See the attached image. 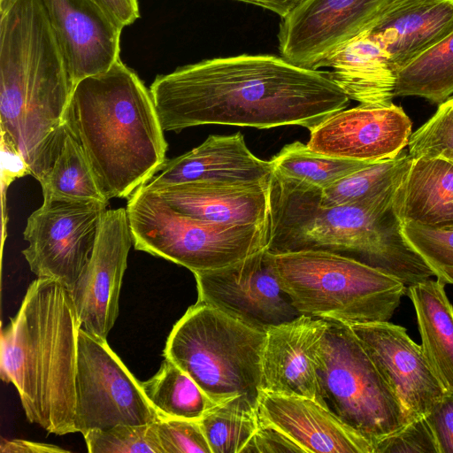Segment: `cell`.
Wrapping results in <instances>:
<instances>
[{
  "label": "cell",
  "mask_w": 453,
  "mask_h": 453,
  "mask_svg": "<svg viewBox=\"0 0 453 453\" xmlns=\"http://www.w3.org/2000/svg\"><path fill=\"white\" fill-rule=\"evenodd\" d=\"M150 91L164 131L202 125L310 131L349 98L326 72L271 54L205 59L157 75Z\"/></svg>",
  "instance_id": "cell-1"
},
{
  "label": "cell",
  "mask_w": 453,
  "mask_h": 453,
  "mask_svg": "<svg viewBox=\"0 0 453 453\" xmlns=\"http://www.w3.org/2000/svg\"><path fill=\"white\" fill-rule=\"evenodd\" d=\"M0 126L3 150L38 181L65 124L73 89L42 0L0 4Z\"/></svg>",
  "instance_id": "cell-2"
},
{
  "label": "cell",
  "mask_w": 453,
  "mask_h": 453,
  "mask_svg": "<svg viewBox=\"0 0 453 453\" xmlns=\"http://www.w3.org/2000/svg\"><path fill=\"white\" fill-rule=\"evenodd\" d=\"M321 190L273 172L269 185L267 250L271 253L341 254L398 279L407 288L437 277L403 233V224L393 210L395 190L332 207L320 204Z\"/></svg>",
  "instance_id": "cell-3"
},
{
  "label": "cell",
  "mask_w": 453,
  "mask_h": 453,
  "mask_svg": "<svg viewBox=\"0 0 453 453\" xmlns=\"http://www.w3.org/2000/svg\"><path fill=\"white\" fill-rule=\"evenodd\" d=\"M65 122L108 200L128 198L166 160L168 144L150 91L120 58L74 86Z\"/></svg>",
  "instance_id": "cell-4"
},
{
  "label": "cell",
  "mask_w": 453,
  "mask_h": 453,
  "mask_svg": "<svg viewBox=\"0 0 453 453\" xmlns=\"http://www.w3.org/2000/svg\"><path fill=\"white\" fill-rule=\"evenodd\" d=\"M81 326L69 290L50 278L28 286L1 332L0 375L27 420L50 434L75 433V377Z\"/></svg>",
  "instance_id": "cell-5"
},
{
  "label": "cell",
  "mask_w": 453,
  "mask_h": 453,
  "mask_svg": "<svg viewBox=\"0 0 453 453\" xmlns=\"http://www.w3.org/2000/svg\"><path fill=\"white\" fill-rule=\"evenodd\" d=\"M281 288L300 314L349 326L389 321L407 287L355 258L324 250L273 254Z\"/></svg>",
  "instance_id": "cell-6"
},
{
  "label": "cell",
  "mask_w": 453,
  "mask_h": 453,
  "mask_svg": "<svg viewBox=\"0 0 453 453\" xmlns=\"http://www.w3.org/2000/svg\"><path fill=\"white\" fill-rule=\"evenodd\" d=\"M265 340V330L197 301L174 324L164 356L187 372L213 403L245 395L257 404Z\"/></svg>",
  "instance_id": "cell-7"
},
{
  "label": "cell",
  "mask_w": 453,
  "mask_h": 453,
  "mask_svg": "<svg viewBox=\"0 0 453 453\" xmlns=\"http://www.w3.org/2000/svg\"><path fill=\"white\" fill-rule=\"evenodd\" d=\"M126 209L137 250L192 273L225 267L268 245L269 220L238 225L197 219L174 210L144 186L128 197Z\"/></svg>",
  "instance_id": "cell-8"
},
{
  "label": "cell",
  "mask_w": 453,
  "mask_h": 453,
  "mask_svg": "<svg viewBox=\"0 0 453 453\" xmlns=\"http://www.w3.org/2000/svg\"><path fill=\"white\" fill-rule=\"evenodd\" d=\"M319 376L330 410L373 448L411 420L350 326L327 320Z\"/></svg>",
  "instance_id": "cell-9"
},
{
  "label": "cell",
  "mask_w": 453,
  "mask_h": 453,
  "mask_svg": "<svg viewBox=\"0 0 453 453\" xmlns=\"http://www.w3.org/2000/svg\"><path fill=\"white\" fill-rule=\"evenodd\" d=\"M158 418L141 382L106 339L81 327L75 377L76 431L83 435L92 429L151 424Z\"/></svg>",
  "instance_id": "cell-10"
},
{
  "label": "cell",
  "mask_w": 453,
  "mask_h": 453,
  "mask_svg": "<svg viewBox=\"0 0 453 453\" xmlns=\"http://www.w3.org/2000/svg\"><path fill=\"white\" fill-rule=\"evenodd\" d=\"M108 203L67 199L43 200L27 219L22 250L38 278L73 288L93 251Z\"/></svg>",
  "instance_id": "cell-11"
},
{
  "label": "cell",
  "mask_w": 453,
  "mask_h": 453,
  "mask_svg": "<svg viewBox=\"0 0 453 453\" xmlns=\"http://www.w3.org/2000/svg\"><path fill=\"white\" fill-rule=\"evenodd\" d=\"M193 274L197 301L259 329L265 330L301 315L281 288L273 254L267 248L225 267Z\"/></svg>",
  "instance_id": "cell-12"
},
{
  "label": "cell",
  "mask_w": 453,
  "mask_h": 453,
  "mask_svg": "<svg viewBox=\"0 0 453 453\" xmlns=\"http://www.w3.org/2000/svg\"><path fill=\"white\" fill-rule=\"evenodd\" d=\"M396 0H308L282 18L278 34L281 56L313 69L329 53L371 28Z\"/></svg>",
  "instance_id": "cell-13"
},
{
  "label": "cell",
  "mask_w": 453,
  "mask_h": 453,
  "mask_svg": "<svg viewBox=\"0 0 453 453\" xmlns=\"http://www.w3.org/2000/svg\"><path fill=\"white\" fill-rule=\"evenodd\" d=\"M132 244L127 209H107L89 260L69 291L81 328L104 339L119 316L122 280Z\"/></svg>",
  "instance_id": "cell-14"
},
{
  "label": "cell",
  "mask_w": 453,
  "mask_h": 453,
  "mask_svg": "<svg viewBox=\"0 0 453 453\" xmlns=\"http://www.w3.org/2000/svg\"><path fill=\"white\" fill-rule=\"evenodd\" d=\"M310 133L307 146L316 152L371 163L397 157L412 134L411 119L394 104L341 110Z\"/></svg>",
  "instance_id": "cell-15"
},
{
  "label": "cell",
  "mask_w": 453,
  "mask_h": 453,
  "mask_svg": "<svg viewBox=\"0 0 453 453\" xmlns=\"http://www.w3.org/2000/svg\"><path fill=\"white\" fill-rule=\"evenodd\" d=\"M411 420L425 417L445 393L406 328L390 321L350 326Z\"/></svg>",
  "instance_id": "cell-16"
},
{
  "label": "cell",
  "mask_w": 453,
  "mask_h": 453,
  "mask_svg": "<svg viewBox=\"0 0 453 453\" xmlns=\"http://www.w3.org/2000/svg\"><path fill=\"white\" fill-rule=\"evenodd\" d=\"M326 326V319L301 314L267 327L262 354V390L308 397L329 408L319 376L320 349Z\"/></svg>",
  "instance_id": "cell-17"
},
{
  "label": "cell",
  "mask_w": 453,
  "mask_h": 453,
  "mask_svg": "<svg viewBox=\"0 0 453 453\" xmlns=\"http://www.w3.org/2000/svg\"><path fill=\"white\" fill-rule=\"evenodd\" d=\"M74 86L119 58L123 27L95 0H42Z\"/></svg>",
  "instance_id": "cell-18"
},
{
  "label": "cell",
  "mask_w": 453,
  "mask_h": 453,
  "mask_svg": "<svg viewBox=\"0 0 453 453\" xmlns=\"http://www.w3.org/2000/svg\"><path fill=\"white\" fill-rule=\"evenodd\" d=\"M257 411L261 423L285 434L304 453H373L360 434L311 398L261 390Z\"/></svg>",
  "instance_id": "cell-19"
},
{
  "label": "cell",
  "mask_w": 453,
  "mask_h": 453,
  "mask_svg": "<svg viewBox=\"0 0 453 453\" xmlns=\"http://www.w3.org/2000/svg\"><path fill=\"white\" fill-rule=\"evenodd\" d=\"M273 173L271 162L256 157L241 133L211 134L191 150L166 159L143 186L158 188L196 181L269 184Z\"/></svg>",
  "instance_id": "cell-20"
},
{
  "label": "cell",
  "mask_w": 453,
  "mask_h": 453,
  "mask_svg": "<svg viewBox=\"0 0 453 453\" xmlns=\"http://www.w3.org/2000/svg\"><path fill=\"white\" fill-rule=\"evenodd\" d=\"M368 31L398 73L453 33V0H396Z\"/></svg>",
  "instance_id": "cell-21"
},
{
  "label": "cell",
  "mask_w": 453,
  "mask_h": 453,
  "mask_svg": "<svg viewBox=\"0 0 453 453\" xmlns=\"http://www.w3.org/2000/svg\"><path fill=\"white\" fill-rule=\"evenodd\" d=\"M269 185L196 181L145 188L182 214L210 222L246 225L269 220Z\"/></svg>",
  "instance_id": "cell-22"
},
{
  "label": "cell",
  "mask_w": 453,
  "mask_h": 453,
  "mask_svg": "<svg viewBox=\"0 0 453 453\" xmlns=\"http://www.w3.org/2000/svg\"><path fill=\"white\" fill-rule=\"evenodd\" d=\"M327 76L349 99L365 106H386L395 97L397 71L379 41L365 31L319 61L314 70Z\"/></svg>",
  "instance_id": "cell-23"
},
{
  "label": "cell",
  "mask_w": 453,
  "mask_h": 453,
  "mask_svg": "<svg viewBox=\"0 0 453 453\" xmlns=\"http://www.w3.org/2000/svg\"><path fill=\"white\" fill-rule=\"evenodd\" d=\"M392 203L403 225L453 226V164L439 157L412 158Z\"/></svg>",
  "instance_id": "cell-24"
},
{
  "label": "cell",
  "mask_w": 453,
  "mask_h": 453,
  "mask_svg": "<svg viewBox=\"0 0 453 453\" xmlns=\"http://www.w3.org/2000/svg\"><path fill=\"white\" fill-rule=\"evenodd\" d=\"M446 282L436 277L407 288L418 326L423 352L445 391L453 392V306Z\"/></svg>",
  "instance_id": "cell-25"
},
{
  "label": "cell",
  "mask_w": 453,
  "mask_h": 453,
  "mask_svg": "<svg viewBox=\"0 0 453 453\" xmlns=\"http://www.w3.org/2000/svg\"><path fill=\"white\" fill-rule=\"evenodd\" d=\"M39 182L43 200L109 203L98 186L81 144L65 122L58 137L49 166Z\"/></svg>",
  "instance_id": "cell-26"
},
{
  "label": "cell",
  "mask_w": 453,
  "mask_h": 453,
  "mask_svg": "<svg viewBox=\"0 0 453 453\" xmlns=\"http://www.w3.org/2000/svg\"><path fill=\"white\" fill-rule=\"evenodd\" d=\"M141 385L159 418L200 420L215 404L187 372L166 357L157 372Z\"/></svg>",
  "instance_id": "cell-27"
},
{
  "label": "cell",
  "mask_w": 453,
  "mask_h": 453,
  "mask_svg": "<svg viewBox=\"0 0 453 453\" xmlns=\"http://www.w3.org/2000/svg\"><path fill=\"white\" fill-rule=\"evenodd\" d=\"M453 95V33L397 73L395 96L441 104Z\"/></svg>",
  "instance_id": "cell-28"
},
{
  "label": "cell",
  "mask_w": 453,
  "mask_h": 453,
  "mask_svg": "<svg viewBox=\"0 0 453 453\" xmlns=\"http://www.w3.org/2000/svg\"><path fill=\"white\" fill-rule=\"evenodd\" d=\"M412 157L404 149L392 159L367 164L319 192L322 206L332 207L371 200L395 189Z\"/></svg>",
  "instance_id": "cell-29"
},
{
  "label": "cell",
  "mask_w": 453,
  "mask_h": 453,
  "mask_svg": "<svg viewBox=\"0 0 453 453\" xmlns=\"http://www.w3.org/2000/svg\"><path fill=\"white\" fill-rule=\"evenodd\" d=\"M199 422L211 453H241L260 426L257 404L245 395L215 403Z\"/></svg>",
  "instance_id": "cell-30"
},
{
  "label": "cell",
  "mask_w": 453,
  "mask_h": 453,
  "mask_svg": "<svg viewBox=\"0 0 453 453\" xmlns=\"http://www.w3.org/2000/svg\"><path fill=\"white\" fill-rule=\"evenodd\" d=\"M270 162L274 173L322 190L371 163L321 154L298 141L285 145Z\"/></svg>",
  "instance_id": "cell-31"
},
{
  "label": "cell",
  "mask_w": 453,
  "mask_h": 453,
  "mask_svg": "<svg viewBox=\"0 0 453 453\" xmlns=\"http://www.w3.org/2000/svg\"><path fill=\"white\" fill-rule=\"evenodd\" d=\"M83 437L90 453H164L156 422L92 429Z\"/></svg>",
  "instance_id": "cell-32"
},
{
  "label": "cell",
  "mask_w": 453,
  "mask_h": 453,
  "mask_svg": "<svg viewBox=\"0 0 453 453\" xmlns=\"http://www.w3.org/2000/svg\"><path fill=\"white\" fill-rule=\"evenodd\" d=\"M408 152L412 158L439 157L453 164V96L411 134Z\"/></svg>",
  "instance_id": "cell-33"
},
{
  "label": "cell",
  "mask_w": 453,
  "mask_h": 453,
  "mask_svg": "<svg viewBox=\"0 0 453 453\" xmlns=\"http://www.w3.org/2000/svg\"><path fill=\"white\" fill-rule=\"evenodd\" d=\"M403 233L413 249L435 271L453 269V226L403 225Z\"/></svg>",
  "instance_id": "cell-34"
},
{
  "label": "cell",
  "mask_w": 453,
  "mask_h": 453,
  "mask_svg": "<svg viewBox=\"0 0 453 453\" xmlns=\"http://www.w3.org/2000/svg\"><path fill=\"white\" fill-rule=\"evenodd\" d=\"M156 428L164 453H211L199 420L159 418Z\"/></svg>",
  "instance_id": "cell-35"
},
{
  "label": "cell",
  "mask_w": 453,
  "mask_h": 453,
  "mask_svg": "<svg viewBox=\"0 0 453 453\" xmlns=\"http://www.w3.org/2000/svg\"><path fill=\"white\" fill-rule=\"evenodd\" d=\"M374 453H439L425 417L410 421L397 433L380 441Z\"/></svg>",
  "instance_id": "cell-36"
},
{
  "label": "cell",
  "mask_w": 453,
  "mask_h": 453,
  "mask_svg": "<svg viewBox=\"0 0 453 453\" xmlns=\"http://www.w3.org/2000/svg\"><path fill=\"white\" fill-rule=\"evenodd\" d=\"M439 453H453V392L445 391L425 416Z\"/></svg>",
  "instance_id": "cell-37"
},
{
  "label": "cell",
  "mask_w": 453,
  "mask_h": 453,
  "mask_svg": "<svg viewBox=\"0 0 453 453\" xmlns=\"http://www.w3.org/2000/svg\"><path fill=\"white\" fill-rule=\"evenodd\" d=\"M304 452L285 434L273 426L260 422L254 435L242 449L241 453H279Z\"/></svg>",
  "instance_id": "cell-38"
},
{
  "label": "cell",
  "mask_w": 453,
  "mask_h": 453,
  "mask_svg": "<svg viewBox=\"0 0 453 453\" xmlns=\"http://www.w3.org/2000/svg\"><path fill=\"white\" fill-rule=\"evenodd\" d=\"M123 28L139 17L138 0H95Z\"/></svg>",
  "instance_id": "cell-39"
},
{
  "label": "cell",
  "mask_w": 453,
  "mask_h": 453,
  "mask_svg": "<svg viewBox=\"0 0 453 453\" xmlns=\"http://www.w3.org/2000/svg\"><path fill=\"white\" fill-rule=\"evenodd\" d=\"M2 453H69V450L58 446L31 441L22 439H2L0 444Z\"/></svg>",
  "instance_id": "cell-40"
},
{
  "label": "cell",
  "mask_w": 453,
  "mask_h": 453,
  "mask_svg": "<svg viewBox=\"0 0 453 453\" xmlns=\"http://www.w3.org/2000/svg\"><path fill=\"white\" fill-rule=\"evenodd\" d=\"M254 4L279 15L281 19L288 16L308 0H234Z\"/></svg>",
  "instance_id": "cell-41"
},
{
  "label": "cell",
  "mask_w": 453,
  "mask_h": 453,
  "mask_svg": "<svg viewBox=\"0 0 453 453\" xmlns=\"http://www.w3.org/2000/svg\"><path fill=\"white\" fill-rule=\"evenodd\" d=\"M437 277L442 279L446 284H453V269H442Z\"/></svg>",
  "instance_id": "cell-42"
},
{
  "label": "cell",
  "mask_w": 453,
  "mask_h": 453,
  "mask_svg": "<svg viewBox=\"0 0 453 453\" xmlns=\"http://www.w3.org/2000/svg\"><path fill=\"white\" fill-rule=\"evenodd\" d=\"M4 0H0V4H2V3H4Z\"/></svg>",
  "instance_id": "cell-43"
}]
</instances>
